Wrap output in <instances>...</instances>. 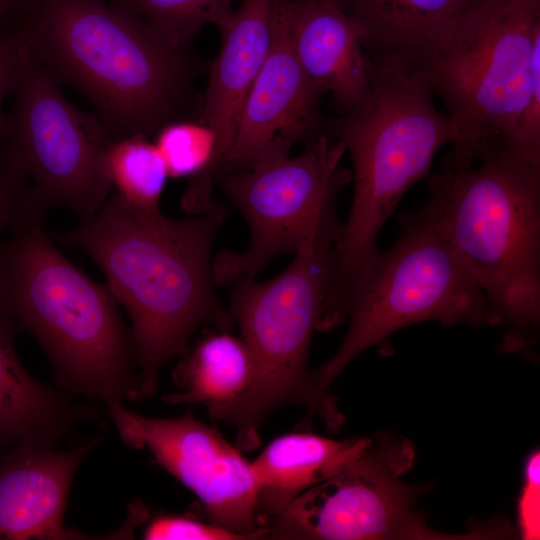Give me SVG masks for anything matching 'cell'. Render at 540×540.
Masks as SVG:
<instances>
[{
	"label": "cell",
	"mask_w": 540,
	"mask_h": 540,
	"mask_svg": "<svg viewBox=\"0 0 540 540\" xmlns=\"http://www.w3.org/2000/svg\"><path fill=\"white\" fill-rule=\"evenodd\" d=\"M227 217V207L214 200L202 213L171 219L112 191L74 229L50 234L55 243L87 254L126 309L138 359L137 399L154 394L162 367L188 352L198 329L233 328L213 275V243Z\"/></svg>",
	"instance_id": "cell-1"
},
{
	"label": "cell",
	"mask_w": 540,
	"mask_h": 540,
	"mask_svg": "<svg viewBox=\"0 0 540 540\" xmlns=\"http://www.w3.org/2000/svg\"><path fill=\"white\" fill-rule=\"evenodd\" d=\"M18 32L59 85L81 92L113 141L200 120V65L122 2L38 0Z\"/></svg>",
	"instance_id": "cell-2"
},
{
	"label": "cell",
	"mask_w": 540,
	"mask_h": 540,
	"mask_svg": "<svg viewBox=\"0 0 540 540\" xmlns=\"http://www.w3.org/2000/svg\"><path fill=\"white\" fill-rule=\"evenodd\" d=\"M364 101L325 121V130L349 152L354 192L334 246L323 311L343 319L379 254L378 234L405 193L424 178L437 151L453 145L456 131L432 102L418 56H370Z\"/></svg>",
	"instance_id": "cell-3"
},
{
	"label": "cell",
	"mask_w": 540,
	"mask_h": 540,
	"mask_svg": "<svg viewBox=\"0 0 540 540\" xmlns=\"http://www.w3.org/2000/svg\"><path fill=\"white\" fill-rule=\"evenodd\" d=\"M46 213L28 214L0 241V307L41 344L59 385L108 408L137 399V353L120 304L58 250Z\"/></svg>",
	"instance_id": "cell-4"
},
{
	"label": "cell",
	"mask_w": 540,
	"mask_h": 540,
	"mask_svg": "<svg viewBox=\"0 0 540 540\" xmlns=\"http://www.w3.org/2000/svg\"><path fill=\"white\" fill-rule=\"evenodd\" d=\"M479 165L447 155L428 184L438 221L481 289L501 350L528 351L540 329V166L498 151Z\"/></svg>",
	"instance_id": "cell-5"
},
{
	"label": "cell",
	"mask_w": 540,
	"mask_h": 540,
	"mask_svg": "<svg viewBox=\"0 0 540 540\" xmlns=\"http://www.w3.org/2000/svg\"><path fill=\"white\" fill-rule=\"evenodd\" d=\"M335 242L313 239L277 276L237 281L228 311L252 360V379L244 394L212 414L235 429V444L250 451L260 445L267 417L285 406H302L329 427L342 424L334 402L323 399L308 366L312 334L330 284Z\"/></svg>",
	"instance_id": "cell-6"
},
{
	"label": "cell",
	"mask_w": 540,
	"mask_h": 540,
	"mask_svg": "<svg viewBox=\"0 0 540 540\" xmlns=\"http://www.w3.org/2000/svg\"><path fill=\"white\" fill-rule=\"evenodd\" d=\"M420 60L456 131L448 155L470 165L488 151L506 154L540 71V0H480Z\"/></svg>",
	"instance_id": "cell-7"
},
{
	"label": "cell",
	"mask_w": 540,
	"mask_h": 540,
	"mask_svg": "<svg viewBox=\"0 0 540 540\" xmlns=\"http://www.w3.org/2000/svg\"><path fill=\"white\" fill-rule=\"evenodd\" d=\"M396 242L379 252L356 288L348 330L335 354L313 369L319 395L365 350L383 345L396 331L423 321L449 327L487 324L485 297L444 233L427 201L398 217Z\"/></svg>",
	"instance_id": "cell-8"
},
{
	"label": "cell",
	"mask_w": 540,
	"mask_h": 540,
	"mask_svg": "<svg viewBox=\"0 0 540 540\" xmlns=\"http://www.w3.org/2000/svg\"><path fill=\"white\" fill-rule=\"evenodd\" d=\"M346 148L322 134L304 153L277 157L220 177L229 200L245 218L250 241L243 251L226 249L213 259L216 286L256 277L275 257L296 254L313 239L337 242L340 191L352 182L342 166Z\"/></svg>",
	"instance_id": "cell-9"
},
{
	"label": "cell",
	"mask_w": 540,
	"mask_h": 540,
	"mask_svg": "<svg viewBox=\"0 0 540 540\" xmlns=\"http://www.w3.org/2000/svg\"><path fill=\"white\" fill-rule=\"evenodd\" d=\"M12 94L3 151L47 210L91 217L113 191L104 166L113 139L104 124L73 106L28 52Z\"/></svg>",
	"instance_id": "cell-10"
},
{
	"label": "cell",
	"mask_w": 540,
	"mask_h": 540,
	"mask_svg": "<svg viewBox=\"0 0 540 540\" xmlns=\"http://www.w3.org/2000/svg\"><path fill=\"white\" fill-rule=\"evenodd\" d=\"M414 459L410 440L377 433L343 470L300 494L272 519L266 539L462 538L432 529L415 510L422 489L402 481Z\"/></svg>",
	"instance_id": "cell-11"
},
{
	"label": "cell",
	"mask_w": 540,
	"mask_h": 540,
	"mask_svg": "<svg viewBox=\"0 0 540 540\" xmlns=\"http://www.w3.org/2000/svg\"><path fill=\"white\" fill-rule=\"evenodd\" d=\"M123 442L146 448L167 472L194 493L208 521L242 536L266 539L256 515V480L236 444L191 413L174 418L147 417L109 408Z\"/></svg>",
	"instance_id": "cell-12"
},
{
	"label": "cell",
	"mask_w": 540,
	"mask_h": 540,
	"mask_svg": "<svg viewBox=\"0 0 540 540\" xmlns=\"http://www.w3.org/2000/svg\"><path fill=\"white\" fill-rule=\"evenodd\" d=\"M324 93L293 51L289 0H273L269 52L245 99L233 142L216 177L290 155L297 142L307 146L324 134L320 112Z\"/></svg>",
	"instance_id": "cell-13"
},
{
	"label": "cell",
	"mask_w": 540,
	"mask_h": 540,
	"mask_svg": "<svg viewBox=\"0 0 540 540\" xmlns=\"http://www.w3.org/2000/svg\"><path fill=\"white\" fill-rule=\"evenodd\" d=\"M70 451L20 444L0 462V539H87L63 517L73 476L99 442Z\"/></svg>",
	"instance_id": "cell-14"
},
{
	"label": "cell",
	"mask_w": 540,
	"mask_h": 540,
	"mask_svg": "<svg viewBox=\"0 0 540 540\" xmlns=\"http://www.w3.org/2000/svg\"><path fill=\"white\" fill-rule=\"evenodd\" d=\"M293 51L310 80L330 92L341 112L368 94L371 59L364 51V26L341 6L289 0Z\"/></svg>",
	"instance_id": "cell-15"
},
{
	"label": "cell",
	"mask_w": 540,
	"mask_h": 540,
	"mask_svg": "<svg viewBox=\"0 0 540 540\" xmlns=\"http://www.w3.org/2000/svg\"><path fill=\"white\" fill-rule=\"evenodd\" d=\"M272 2L243 0L220 29L222 45L209 67L200 112L201 121L215 135L219 166L231 147L241 109L269 52Z\"/></svg>",
	"instance_id": "cell-16"
},
{
	"label": "cell",
	"mask_w": 540,
	"mask_h": 540,
	"mask_svg": "<svg viewBox=\"0 0 540 540\" xmlns=\"http://www.w3.org/2000/svg\"><path fill=\"white\" fill-rule=\"evenodd\" d=\"M370 440H337L312 432H291L274 438L251 462L260 527L265 528L300 494L343 470Z\"/></svg>",
	"instance_id": "cell-17"
},
{
	"label": "cell",
	"mask_w": 540,
	"mask_h": 540,
	"mask_svg": "<svg viewBox=\"0 0 540 540\" xmlns=\"http://www.w3.org/2000/svg\"><path fill=\"white\" fill-rule=\"evenodd\" d=\"M17 331L0 307V445L52 448L69 434L82 411L26 371L15 350Z\"/></svg>",
	"instance_id": "cell-18"
},
{
	"label": "cell",
	"mask_w": 540,
	"mask_h": 540,
	"mask_svg": "<svg viewBox=\"0 0 540 540\" xmlns=\"http://www.w3.org/2000/svg\"><path fill=\"white\" fill-rule=\"evenodd\" d=\"M480 0H350L370 56H425L444 46Z\"/></svg>",
	"instance_id": "cell-19"
},
{
	"label": "cell",
	"mask_w": 540,
	"mask_h": 540,
	"mask_svg": "<svg viewBox=\"0 0 540 540\" xmlns=\"http://www.w3.org/2000/svg\"><path fill=\"white\" fill-rule=\"evenodd\" d=\"M173 377L179 392L163 396L164 402L200 403L212 414L234 403L247 390L252 360L241 337L212 329L181 357Z\"/></svg>",
	"instance_id": "cell-20"
},
{
	"label": "cell",
	"mask_w": 540,
	"mask_h": 540,
	"mask_svg": "<svg viewBox=\"0 0 540 540\" xmlns=\"http://www.w3.org/2000/svg\"><path fill=\"white\" fill-rule=\"evenodd\" d=\"M153 142L168 176L189 179L181 207L191 215L204 212L214 201L213 181L219 166L212 130L200 120H177L163 126Z\"/></svg>",
	"instance_id": "cell-21"
},
{
	"label": "cell",
	"mask_w": 540,
	"mask_h": 540,
	"mask_svg": "<svg viewBox=\"0 0 540 540\" xmlns=\"http://www.w3.org/2000/svg\"><path fill=\"white\" fill-rule=\"evenodd\" d=\"M104 166L113 191L127 203L143 211H160V198L169 176L148 136L136 134L112 141L105 153Z\"/></svg>",
	"instance_id": "cell-22"
},
{
	"label": "cell",
	"mask_w": 540,
	"mask_h": 540,
	"mask_svg": "<svg viewBox=\"0 0 540 540\" xmlns=\"http://www.w3.org/2000/svg\"><path fill=\"white\" fill-rule=\"evenodd\" d=\"M139 15L169 45L188 47L206 24L222 29L235 0H116ZM114 2V1H113Z\"/></svg>",
	"instance_id": "cell-23"
},
{
	"label": "cell",
	"mask_w": 540,
	"mask_h": 540,
	"mask_svg": "<svg viewBox=\"0 0 540 540\" xmlns=\"http://www.w3.org/2000/svg\"><path fill=\"white\" fill-rule=\"evenodd\" d=\"M37 210H48L37 198L31 183L16 163L0 153V238L22 218Z\"/></svg>",
	"instance_id": "cell-24"
},
{
	"label": "cell",
	"mask_w": 540,
	"mask_h": 540,
	"mask_svg": "<svg viewBox=\"0 0 540 540\" xmlns=\"http://www.w3.org/2000/svg\"><path fill=\"white\" fill-rule=\"evenodd\" d=\"M147 540H245L242 536L211 522L160 513L148 521L143 531Z\"/></svg>",
	"instance_id": "cell-25"
},
{
	"label": "cell",
	"mask_w": 540,
	"mask_h": 540,
	"mask_svg": "<svg viewBox=\"0 0 540 540\" xmlns=\"http://www.w3.org/2000/svg\"><path fill=\"white\" fill-rule=\"evenodd\" d=\"M517 523L521 538L533 540L540 535V452L533 450L523 468V484L517 503Z\"/></svg>",
	"instance_id": "cell-26"
},
{
	"label": "cell",
	"mask_w": 540,
	"mask_h": 540,
	"mask_svg": "<svg viewBox=\"0 0 540 540\" xmlns=\"http://www.w3.org/2000/svg\"><path fill=\"white\" fill-rule=\"evenodd\" d=\"M27 56V50L17 30L0 29V153L3 151L7 117L3 103L11 94Z\"/></svg>",
	"instance_id": "cell-27"
},
{
	"label": "cell",
	"mask_w": 540,
	"mask_h": 540,
	"mask_svg": "<svg viewBox=\"0 0 540 540\" xmlns=\"http://www.w3.org/2000/svg\"><path fill=\"white\" fill-rule=\"evenodd\" d=\"M38 0H0V29H19Z\"/></svg>",
	"instance_id": "cell-28"
},
{
	"label": "cell",
	"mask_w": 540,
	"mask_h": 540,
	"mask_svg": "<svg viewBox=\"0 0 540 540\" xmlns=\"http://www.w3.org/2000/svg\"><path fill=\"white\" fill-rule=\"evenodd\" d=\"M313 1L326 3V4H330V5H337V6L342 7V4H341L342 0H313Z\"/></svg>",
	"instance_id": "cell-29"
},
{
	"label": "cell",
	"mask_w": 540,
	"mask_h": 540,
	"mask_svg": "<svg viewBox=\"0 0 540 540\" xmlns=\"http://www.w3.org/2000/svg\"><path fill=\"white\" fill-rule=\"evenodd\" d=\"M103 1H106V2H113V1H116V0H103Z\"/></svg>",
	"instance_id": "cell-30"
}]
</instances>
